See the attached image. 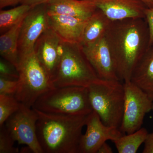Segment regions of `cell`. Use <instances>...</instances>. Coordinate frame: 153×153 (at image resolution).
I'll use <instances>...</instances> for the list:
<instances>
[{
  "mask_svg": "<svg viewBox=\"0 0 153 153\" xmlns=\"http://www.w3.org/2000/svg\"><path fill=\"white\" fill-rule=\"evenodd\" d=\"M35 109L37 136L44 153H78L88 114H55Z\"/></svg>",
  "mask_w": 153,
  "mask_h": 153,
  "instance_id": "2",
  "label": "cell"
},
{
  "mask_svg": "<svg viewBox=\"0 0 153 153\" xmlns=\"http://www.w3.org/2000/svg\"><path fill=\"white\" fill-rule=\"evenodd\" d=\"M48 15L49 27L63 42L80 44L88 20L66 15Z\"/></svg>",
  "mask_w": 153,
  "mask_h": 153,
  "instance_id": "14",
  "label": "cell"
},
{
  "mask_svg": "<svg viewBox=\"0 0 153 153\" xmlns=\"http://www.w3.org/2000/svg\"><path fill=\"white\" fill-rule=\"evenodd\" d=\"M143 153H153V132L149 134L144 143Z\"/></svg>",
  "mask_w": 153,
  "mask_h": 153,
  "instance_id": "26",
  "label": "cell"
},
{
  "mask_svg": "<svg viewBox=\"0 0 153 153\" xmlns=\"http://www.w3.org/2000/svg\"><path fill=\"white\" fill-rule=\"evenodd\" d=\"M111 22L102 11L97 8L86 22L80 44L86 46L104 37Z\"/></svg>",
  "mask_w": 153,
  "mask_h": 153,
  "instance_id": "17",
  "label": "cell"
},
{
  "mask_svg": "<svg viewBox=\"0 0 153 153\" xmlns=\"http://www.w3.org/2000/svg\"><path fill=\"white\" fill-rule=\"evenodd\" d=\"M24 19L0 36L1 57L12 63L16 68L19 62L18 42L19 32Z\"/></svg>",
  "mask_w": 153,
  "mask_h": 153,
  "instance_id": "18",
  "label": "cell"
},
{
  "mask_svg": "<svg viewBox=\"0 0 153 153\" xmlns=\"http://www.w3.org/2000/svg\"><path fill=\"white\" fill-rule=\"evenodd\" d=\"M145 19L147 23L149 33V46L153 45V7L146 8L145 12Z\"/></svg>",
  "mask_w": 153,
  "mask_h": 153,
  "instance_id": "25",
  "label": "cell"
},
{
  "mask_svg": "<svg viewBox=\"0 0 153 153\" xmlns=\"http://www.w3.org/2000/svg\"><path fill=\"white\" fill-rule=\"evenodd\" d=\"M86 131L82 134L78 153H96L108 140L114 141L123 134L119 128L105 125L99 116L93 111L88 115Z\"/></svg>",
  "mask_w": 153,
  "mask_h": 153,
  "instance_id": "10",
  "label": "cell"
},
{
  "mask_svg": "<svg viewBox=\"0 0 153 153\" xmlns=\"http://www.w3.org/2000/svg\"><path fill=\"white\" fill-rule=\"evenodd\" d=\"M111 148L106 142L104 143L99 148L97 153H112Z\"/></svg>",
  "mask_w": 153,
  "mask_h": 153,
  "instance_id": "29",
  "label": "cell"
},
{
  "mask_svg": "<svg viewBox=\"0 0 153 153\" xmlns=\"http://www.w3.org/2000/svg\"><path fill=\"white\" fill-rule=\"evenodd\" d=\"M33 108L42 112L65 115H88L93 111L87 87H55L43 94Z\"/></svg>",
  "mask_w": 153,
  "mask_h": 153,
  "instance_id": "5",
  "label": "cell"
},
{
  "mask_svg": "<svg viewBox=\"0 0 153 153\" xmlns=\"http://www.w3.org/2000/svg\"><path fill=\"white\" fill-rule=\"evenodd\" d=\"M99 78L81 44L63 42L60 62L52 80L55 87H87Z\"/></svg>",
  "mask_w": 153,
  "mask_h": 153,
  "instance_id": "4",
  "label": "cell"
},
{
  "mask_svg": "<svg viewBox=\"0 0 153 153\" xmlns=\"http://www.w3.org/2000/svg\"><path fill=\"white\" fill-rule=\"evenodd\" d=\"M49 28L47 4L38 5L30 9L23 20L19 32V57L33 52L38 38Z\"/></svg>",
  "mask_w": 153,
  "mask_h": 153,
  "instance_id": "9",
  "label": "cell"
},
{
  "mask_svg": "<svg viewBox=\"0 0 153 153\" xmlns=\"http://www.w3.org/2000/svg\"><path fill=\"white\" fill-rule=\"evenodd\" d=\"M0 77L12 80H18L19 77L16 66L2 58L0 60Z\"/></svg>",
  "mask_w": 153,
  "mask_h": 153,
  "instance_id": "23",
  "label": "cell"
},
{
  "mask_svg": "<svg viewBox=\"0 0 153 153\" xmlns=\"http://www.w3.org/2000/svg\"><path fill=\"white\" fill-rule=\"evenodd\" d=\"M32 7L27 5H20L0 11V33L3 34L24 19Z\"/></svg>",
  "mask_w": 153,
  "mask_h": 153,
  "instance_id": "20",
  "label": "cell"
},
{
  "mask_svg": "<svg viewBox=\"0 0 153 153\" xmlns=\"http://www.w3.org/2000/svg\"><path fill=\"white\" fill-rule=\"evenodd\" d=\"M21 1L22 0H0V9L1 10L9 6L16 5L20 4Z\"/></svg>",
  "mask_w": 153,
  "mask_h": 153,
  "instance_id": "28",
  "label": "cell"
},
{
  "mask_svg": "<svg viewBox=\"0 0 153 153\" xmlns=\"http://www.w3.org/2000/svg\"><path fill=\"white\" fill-rule=\"evenodd\" d=\"M49 14L66 15L88 20L97 9L91 0H49L47 3Z\"/></svg>",
  "mask_w": 153,
  "mask_h": 153,
  "instance_id": "15",
  "label": "cell"
},
{
  "mask_svg": "<svg viewBox=\"0 0 153 153\" xmlns=\"http://www.w3.org/2000/svg\"><path fill=\"white\" fill-rule=\"evenodd\" d=\"M22 103L14 95L0 94V127L19 109Z\"/></svg>",
  "mask_w": 153,
  "mask_h": 153,
  "instance_id": "21",
  "label": "cell"
},
{
  "mask_svg": "<svg viewBox=\"0 0 153 153\" xmlns=\"http://www.w3.org/2000/svg\"><path fill=\"white\" fill-rule=\"evenodd\" d=\"M130 81L153 101V45L149 47L137 63Z\"/></svg>",
  "mask_w": 153,
  "mask_h": 153,
  "instance_id": "16",
  "label": "cell"
},
{
  "mask_svg": "<svg viewBox=\"0 0 153 153\" xmlns=\"http://www.w3.org/2000/svg\"><path fill=\"white\" fill-rule=\"evenodd\" d=\"M146 129L141 128L130 134H123L113 142L119 153H136L148 136Z\"/></svg>",
  "mask_w": 153,
  "mask_h": 153,
  "instance_id": "19",
  "label": "cell"
},
{
  "mask_svg": "<svg viewBox=\"0 0 153 153\" xmlns=\"http://www.w3.org/2000/svg\"><path fill=\"white\" fill-rule=\"evenodd\" d=\"M148 8L153 7V0H139Z\"/></svg>",
  "mask_w": 153,
  "mask_h": 153,
  "instance_id": "30",
  "label": "cell"
},
{
  "mask_svg": "<svg viewBox=\"0 0 153 153\" xmlns=\"http://www.w3.org/2000/svg\"><path fill=\"white\" fill-rule=\"evenodd\" d=\"M17 69L19 77L15 97L22 104L32 108L41 95L55 88L34 51L19 57Z\"/></svg>",
  "mask_w": 153,
  "mask_h": 153,
  "instance_id": "6",
  "label": "cell"
},
{
  "mask_svg": "<svg viewBox=\"0 0 153 153\" xmlns=\"http://www.w3.org/2000/svg\"><path fill=\"white\" fill-rule=\"evenodd\" d=\"M112 21L145 18L146 7L139 0H91Z\"/></svg>",
  "mask_w": 153,
  "mask_h": 153,
  "instance_id": "13",
  "label": "cell"
},
{
  "mask_svg": "<svg viewBox=\"0 0 153 153\" xmlns=\"http://www.w3.org/2000/svg\"><path fill=\"white\" fill-rule=\"evenodd\" d=\"M38 117L36 109L22 104L4 125L13 139L19 145L27 146L32 152L44 153L37 136Z\"/></svg>",
  "mask_w": 153,
  "mask_h": 153,
  "instance_id": "8",
  "label": "cell"
},
{
  "mask_svg": "<svg viewBox=\"0 0 153 153\" xmlns=\"http://www.w3.org/2000/svg\"><path fill=\"white\" fill-rule=\"evenodd\" d=\"M152 111H153V103H152Z\"/></svg>",
  "mask_w": 153,
  "mask_h": 153,
  "instance_id": "31",
  "label": "cell"
},
{
  "mask_svg": "<svg viewBox=\"0 0 153 153\" xmlns=\"http://www.w3.org/2000/svg\"><path fill=\"white\" fill-rule=\"evenodd\" d=\"M49 0H22L21 4L27 5L33 7L38 5L46 4Z\"/></svg>",
  "mask_w": 153,
  "mask_h": 153,
  "instance_id": "27",
  "label": "cell"
},
{
  "mask_svg": "<svg viewBox=\"0 0 153 153\" xmlns=\"http://www.w3.org/2000/svg\"><path fill=\"white\" fill-rule=\"evenodd\" d=\"M91 105L105 125L120 127L124 105L123 83L99 78L87 87Z\"/></svg>",
  "mask_w": 153,
  "mask_h": 153,
  "instance_id": "3",
  "label": "cell"
},
{
  "mask_svg": "<svg viewBox=\"0 0 153 153\" xmlns=\"http://www.w3.org/2000/svg\"><path fill=\"white\" fill-rule=\"evenodd\" d=\"M116 64L119 79L130 81L134 68L149 46L145 18L112 21L105 35Z\"/></svg>",
  "mask_w": 153,
  "mask_h": 153,
  "instance_id": "1",
  "label": "cell"
},
{
  "mask_svg": "<svg viewBox=\"0 0 153 153\" xmlns=\"http://www.w3.org/2000/svg\"><path fill=\"white\" fill-rule=\"evenodd\" d=\"M18 85V80H12L0 77V94L15 96Z\"/></svg>",
  "mask_w": 153,
  "mask_h": 153,
  "instance_id": "24",
  "label": "cell"
},
{
  "mask_svg": "<svg viewBox=\"0 0 153 153\" xmlns=\"http://www.w3.org/2000/svg\"><path fill=\"white\" fill-rule=\"evenodd\" d=\"M123 85L124 105L119 129L123 134H130L141 128L145 115L152 110L153 101L131 81L123 82Z\"/></svg>",
  "mask_w": 153,
  "mask_h": 153,
  "instance_id": "7",
  "label": "cell"
},
{
  "mask_svg": "<svg viewBox=\"0 0 153 153\" xmlns=\"http://www.w3.org/2000/svg\"><path fill=\"white\" fill-rule=\"evenodd\" d=\"M63 43L49 27L41 34L34 46V53L52 82L60 62Z\"/></svg>",
  "mask_w": 153,
  "mask_h": 153,
  "instance_id": "11",
  "label": "cell"
},
{
  "mask_svg": "<svg viewBox=\"0 0 153 153\" xmlns=\"http://www.w3.org/2000/svg\"><path fill=\"white\" fill-rule=\"evenodd\" d=\"M15 142L4 125L0 127V153H19V149L14 146Z\"/></svg>",
  "mask_w": 153,
  "mask_h": 153,
  "instance_id": "22",
  "label": "cell"
},
{
  "mask_svg": "<svg viewBox=\"0 0 153 153\" xmlns=\"http://www.w3.org/2000/svg\"><path fill=\"white\" fill-rule=\"evenodd\" d=\"M82 47L100 79L120 80L115 61L105 36L92 44Z\"/></svg>",
  "mask_w": 153,
  "mask_h": 153,
  "instance_id": "12",
  "label": "cell"
}]
</instances>
